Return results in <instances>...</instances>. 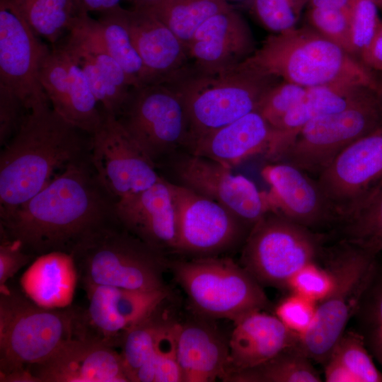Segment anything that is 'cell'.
Instances as JSON below:
<instances>
[{
	"label": "cell",
	"mask_w": 382,
	"mask_h": 382,
	"mask_svg": "<svg viewBox=\"0 0 382 382\" xmlns=\"http://www.w3.org/2000/svg\"><path fill=\"white\" fill-rule=\"evenodd\" d=\"M117 200L103 187L90 156L69 164L40 192L0 217V233L18 241L35 258L73 252L117 221Z\"/></svg>",
	"instance_id": "obj_1"
},
{
	"label": "cell",
	"mask_w": 382,
	"mask_h": 382,
	"mask_svg": "<svg viewBox=\"0 0 382 382\" xmlns=\"http://www.w3.org/2000/svg\"><path fill=\"white\" fill-rule=\"evenodd\" d=\"M91 136L51 105L30 110L0 154V217L40 192L69 164L90 156Z\"/></svg>",
	"instance_id": "obj_2"
},
{
	"label": "cell",
	"mask_w": 382,
	"mask_h": 382,
	"mask_svg": "<svg viewBox=\"0 0 382 382\" xmlns=\"http://www.w3.org/2000/svg\"><path fill=\"white\" fill-rule=\"evenodd\" d=\"M243 62L306 88L349 83L382 93V82L372 71L309 25L270 35Z\"/></svg>",
	"instance_id": "obj_3"
},
{
	"label": "cell",
	"mask_w": 382,
	"mask_h": 382,
	"mask_svg": "<svg viewBox=\"0 0 382 382\" xmlns=\"http://www.w3.org/2000/svg\"><path fill=\"white\" fill-rule=\"evenodd\" d=\"M77 311L43 307L23 290L0 288V381L35 382L28 368L76 337Z\"/></svg>",
	"instance_id": "obj_4"
},
{
	"label": "cell",
	"mask_w": 382,
	"mask_h": 382,
	"mask_svg": "<svg viewBox=\"0 0 382 382\" xmlns=\"http://www.w3.org/2000/svg\"><path fill=\"white\" fill-rule=\"evenodd\" d=\"M376 243L344 237L321 257L334 277L330 294L318 303L315 320L295 346L309 359L324 364L353 318L381 253Z\"/></svg>",
	"instance_id": "obj_5"
},
{
	"label": "cell",
	"mask_w": 382,
	"mask_h": 382,
	"mask_svg": "<svg viewBox=\"0 0 382 382\" xmlns=\"http://www.w3.org/2000/svg\"><path fill=\"white\" fill-rule=\"evenodd\" d=\"M78 280L89 285L137 291L168 287V257L125 229L118 221L100 230L71 255Z\"/></svg>",
	"instance_id": "obj_6"
},
{
	"label": "cell",
	"mask_w": 382,
	"mask_h": 382,
	"mask_svg": "<svg viewBox=\"0 0 382 382\" xmlns=\"http://www.w3.org/2000/svg\"><path fill=\"white\" fill-rule=\"evenodd\" d=\"M278 81L279 78L243 62L215 74H202L190 68L168 83L179 91L184 101L190 124L191 146L202 135L257 110Z\"/></svg>",
	"instance_id": "obj_7"
},
{
	"label": "cell",
	"mask_w": 382,
	"mask_h": 382,
	"mask_svg": "<svg viewBox=\"0 0 382 382\" xmlns=\"http://www.w3.org/2000/svg\"><path fill=\"white\" fill-rule=\"evenodd\" d=\"M168 269L199 317L234 322L270 306L262 286L230 257L168 258Z\"/></svg>",
	"instance_id": "obj_8"
},
{
	"label": "cell",
	"mask_w": 382,
	"mask_h": 382,
	"mask_svg": "<svg viewBox=\"0 0 382 382\" xmlns=\"http://www.w3.org/2000/svg\"><path fill=\"white\" fill-rule=\"evenodd\" d=\"M325 238L271 211L250 228L240 264L262 286L286 289L295 272L320 257Z\"/></svg>",
	"instance_id": "obj_9"
},
{
	"label": "cell",
	"mask_w": 382,
	"mask_h": 382,
	"mask_svg": "<svg viewBox=\"0 0 382 382\" xmlns=\"http://www.w3.org/2000/svg\"><path fill=\"white\" fill-rule=\"evenodd\" d=\"M117 118L156 168L175 153L190 149L187 110L180 93L170 83L132 88Z\"/></svg>",
	"instance_id": "obj_10"
},
{
	"label": "cell",
	"mask_w": 382,
	"mask_h": 382,
	"mask_svg": "<svg viewBox=\"0 0 382 382\" xmlns=\"http://www.w3.org/2000/svg\"><path fill=\"white\" fill-rule=\"evenodd\" d=\"M381 125L382 93L369 89L345 109L308 122L279 161L318 177L345 148Z\"/></svg>",
	"instance_id": "obj_11"
},
{
	"label": "cell",
	"mask_w": 382,
	"mask_h": 382,
	"mask_svg": "<svg viewBox=\"0 0 382 382\" xmlns=\"http://www.w3.org/2000/svg\"><path fill=\"white\" fill-rule=\"evenodd\" d=\"M156 170L166 181L223 204L251 226L272 211L267 192L260 191L252 180L189 151L175 153Z\"/></svg>",
	"instance_id": "obj_12"
},
{
	"label": "cell",
	"mask_w": 382,
	"mask_h": 382,
	"mask_svg": "<svg viewBox=\"0 0 382 382\" xmlns=\"http://www.w3.org/2000/svg\"><path fill=\"white\" fill-rule=\"evenodd\" d=\"M168 183L177 221L173 254L186 258L220 256L243 245L251 226L223 204Z\"/></svg>",
	"instance_id": "obj_13"
},
{
	"label": "cell",
	"mask_w": 382,
	"mask_h": 382,
	"mask_svg": "<svg viewBox=\"0 0 382 382\" xmlns=\"http://www.w3.org/2000/svg\"><path fill=\"white\" fill-rule=\"evenodd\" d=\"M91 134L90 159L103 187L118 201L156 184L161 177L117 117L103 111Z\"/></svg>",
	"instance_id": "obj_14"
},
{
	"label": "cell",
	"mask_w": 382,
	"mask_h": 382,
	"mask_svg": "<svg viewBox=\"0 0 382 382\" xmlns=\"http://www.w3.org/2000/svg\"><path fill=\"white\" fill-rule=\"evenodd\" d=\"M83 289L87 308L78 306L76 338L120 347L132 326L169 299V287L137 291L114 286L89 285Z\"/></svg>",
	"instance_id": "obj_15"
},
{
	"label": "cell",
	"mask_w": 382,
	"mask_h": 382,
	"mask_svg": "<svg viewBox=\"0 0 382 382\" xmlns=\"http://www.w3.org/2000/svg\"><path fill=\"white\" fill-rule=\"evenodd\" d=\"M7 0H0V83L18 95L30 111L51 105L39 74L50 52Z\"/></svg>",
	"instance_id": "obj_16"
},
{
	"label": "cell",
	"mask_w": 382,
	"mask_h": 382,
	"mask_svg": "<svg viewBox=\"0 0 382 382\" xmlns=\"http://www.w3.org/2000/svg\"><path fill=\"white\" fill-rule=\"evenodd\" d=\"M316 180L342 222L382 181V125L345 148Z\"/></svg>",
	"instance_id": "obj_17"
},
{
	"label": "cell",
	"mask_w": 382,
	"mask_h": 382,
	"mask_svg": "<svg viewBox=\"0 0 382 382\" xmlns=\"http://www.w3.org/2000/svg\"><path fill=\"white\" fill-rule=\"evenodd\" d=\"M39 77L52 108L71 124L93 134L103 112L82 69L59 42L44 59Z\"/></svg>",
	"instance_id": "obj_18"
},
{
	"label": "cell",
	"mask_w": 382,
	"mask_h": 382,
	"mask_svg": "<svg viewBox=\"0 0 382 382\" xmlns=\"http://www.w3.org/2000/svg\"><path fill=\"white\" fill-rule=\"evenodd\" d=\"M261 175L270 186L267 195L272 212L312 230L340 224L336 210L309 174L277 161L265 165Z\"/></svg>",
	"instance_id": "obj_19"
},
{
	"label": "cell",
	"mask_w": 382,
	"mask_h": 382,
	"mask_svg": "<svg viewBox=\"0 0 382 382\" xmlns=\"http://www.w3.org/2000/svg\"><path fill=\"white\" fill-rule=\"evenodd\" d=\"M28 371L35 382H129L120 352L79 338L66 341Z\"/></svg>",
	"instance_id": "obj_20"
},
{
	"label": "cell",
	"mask_w": 382,
	"mask_h": 382,
	"mask_svg": "<svg viewBox=\"0 0 382 382\" xmlns=\"http://www.w3.org/2000/svg\"><path fill=\"white\" fill-rule=\"evenodd\" d=\"M186 50L193 70L215 74L240 64L256 49L249 25L231 6L206 21L197 30Z\"/></svg>",
	"instance_id": "obj_21"
},
{
	"label": "cell",
	"mask_w": 382,
	"mask_h": 382,
	"mask_svg": "<svg viewBox=\"0 0 382 382\" xmlns=\"http://www.w3.org/2000/svg\"><path fill=\"white\" fill-rule=\"evenodd\" d=\"M124 12L145 69L146 85L170 83L189 69L185 46L149 9L132 8Z\"/></svg>",
	"instance_id": "obj_22"
},
{
	"label": "cell",
	"mask_w": 382,
	"mask_h": 382,
	"mask_svg": "<svg viewBox=\"0 0 382 382\" xmlns=\"http://www.w3.org/2000/svg\"><path fill=\"white\" fill-rule=\"evenodd\" d=\"M115 212L118 221L131 233L166 256L173 254L177 242L176 213L170 186L163 178L118 200Z\"/></svg>",
	"instance_id": "obj_23"
},
{
	"label": "cell",
	"mask_w": 382,
	"mask_h": 382,
	"mask_svg": "<svg viewBox=\"0 0 382 382\" xmlns=\"http://www.w3.org/2000/svg\"><path fill=\"white\" fill-rule=\"evenodd\" d=\"M224 381L231 374L258 366L294 346L299 336L275 316L258 310L233 322Z\"/></svg>",
	"instance_id": "obj_24"
},
{
	"label": "cell",
	"mask_w": 382,
	"mask_h": 382,
	"mask_svg": "<svg viewBox=\"0 0 382 382\" xmlns=\"http://www.w3.org/2000/svg\"><path fill=\"white\" fill-rule=\"evenodd\" d=\"M209 319L177 322L176 349L183 382L224 381L228 359V340Z\"/></svg>",
	"instance_id": "obj_25"
},
{
	"label": "cell",
	"mask_w": 382,
	"mask_h": 382,
	"mask_svg": "<svg viewBox=\"0 0 382 382\" xmlns=\"http://www.w3.org/2000/svg\"><path fill=\"white\" fill-rule=\"evenodd\" d=\"M273 129L255 110L197 138L189 151L230 168L249 157L267 154Z\"/></svg>",
	"instance_id": "obj_26"
},
{
	"label": "cell",
	"mask_w": 382,
	"mask_h": 382,
	"mask_svg": "<svg viewBox=\"0 0 382 382\" xmlns=\"http://www.w3.org/2000/svg\"><path fill=\"white\" fill-rule=\"evenodd\" d=\"M371 88L349 83H330L307 88L303 98L273 129L271 144L265 155L270 162L279 161L294 138L311 120L342 110Z\"/></svg>",
	"instance_id": "obj_27"
},
{
	"label": "cell",
	"mask_w": 382,
	"mask_h": 382,
	"mask_svg": "<svg viewBox=\"0 0 382 382\" xmlns=\"http://www.w3.org/2000/svg\"><path fill=\"white\" fill-rule=\"evenodd\" d=\"M77 281L72 256L56 251L37 257L22 275L21 286L37 304L58 308L71 305Z\"/></svg>",
	"instance_id": "obj_28"
},
{
	"label": "cell",
	"mask_w": 382,
	"mask_h": 382,
	"mask_svg": "<svg viewBox=\"0 0 382 382\" xmlns=\"http://www.w3.org/2000/svg\"><path fill=\"white\" fill-rule=\"evenodd\" d=\"M34 33L54 45L82 13L76 0H7Z\"/></svg>",
	"instance_id": "obj_29"
},
{
	"label": "cell",
	"mask_w": 382,
	"mask_h": 382,
	"mask_svg": "<svg viewBox=\"0 0 382 382\" xmlns=\"http://www.w3.org/2000/svg\"><path fill=\"white\" fill-rule=\"evenodd\" d=\"M125 8L120 6L102 13L97 21L102 40L126 74L132 88L146 85V71L127 25Z\"/></svg>",
	"instance_id": "obj_30"
},
{
	"label": "cell",
	"mask_w": 382,
	"mask_h": 382,
	"mask_svg": "<svg viewBox=\"0 0 382 382\" xmlns=\"http://www.w3.org/2000/svg\"><path fill=\"white\" fill-rule=\"evenodd\" d=\"M230 382H320L318 371L311 359L295 345L253 368L229 375Z\"/></svg>",
	"instance_id": "obj_31"
},
{
	"label": "cell",
	"mask_w": 382,
	"mask_h": 382,
	"mask_svg": "<svg viewBox=\"0 0 382 382\" xmlns=\"http://www.w3.org/2000/svg\"><path fill=\"white\" fill-rule=\"evenodd\" d=\"M226 0H163L149 9L187 47L197 30L231 7Z\"/></svg>",
	"instance_id": "obj_32"
},
{
	"label": "cell",
	"mask_w": 382,
	"mask_h": 382,
	"mask_svg": "<svg viewBox=\"0 0 382 382\" xmlns=\"http://www.w3.org/2000/svg\"><path fill=\"white\" fill-rule=\"evenodd\" d=\"M168 300L129 329L123 337L120 354L129 382L149 359L158 336L173 318L166 307Z\"/></svg>",
	"instance_id": "obj_33"
},
{
	"label": "cell",
	"mask_w": 382,
	"mask_h": 382,
	"mask_svg": "<svg viewBox=\"0 0 382 382\" xmlns=\"http://www.w3.org/2000/svg\"><path fill=\"white\" fill-rule=\"evenodd\" d=\"M353 318L355 330L362 335L382 369V263L379 260Z\"/></svg>",
	"instance_id": "obj_34"
},
{
	"label": "cell",
	"mask_w": 382,
	"mask_h": 382,
	"mask_svg": "<svg viewBox=\"0 0 382 382\" xmlns=\"http://www.w3.org/2000/svg\"><path fill=\"white\" fill-rule=\"evenodd\" d=\"M177 322L173 318L163 328L147 361L132 382H183L176 349Z\"/></svg>",
	"instance_id": "obj_35"
},
{
	"label": "cell",
	"mask_w": 382,
	"mask_h": 382,
	"mask_svg": "<svg viewBox=\"0 0 382 382\" xmlns=\"http://www.w3.org/2000/svg\"><path fill=\"white\" fill-rule=\"evenodd\" d=\"M340 225L344 237L375 243L382 251V181Z\"/></svg>",
	"instance_id": "obj_36"
},
{
	"label": "cell",
	"mask_w": 382,
	"mask_h": 382,
	"mask_svg": "<svg viewBox=\"0 0 382 382\" xmlns=\"http://www.w3.org/2000/svg\"><path fill=\"white\" fill-rule=\"evenodd\" d=\"M59 42L82 69L102 110L117 117L129 92H124L117 87L87 53L66 35Z\"/></svg>",
	"instance_id": "obj_37"
},
{
	"label": "cell",
	"mask_w": 382,
	"mask_h": 382,
	"mask_svg": "<svg viewBox=\"0 0 382 382\" xmlns=\"http://www.w3.org/2000/svg\"><path fill=\"white\" fill-rule=\"evenodd\" d=\"M329 357L339 361L357 382H382V371L377 368L362 335L356 330H345Z\"/></svg>",
	"instance_id": "obj_38"
},
{
	"label": "cell",
	"mask_w": 382,
	"mask_h": 382,
	"mask_svg": "<svg viewBox=\"0 0 382 382\" xmlns=\"http://www.w3.org/2000/svg\"><path fill=\"white\" fill-rule=\"evenodd\" d=\"M309 0H248V8L257 21L273 34L296 27Z\"/></svg>",
	"instance_id": "obj_39"
},
{
	"label": "cell",
	"mask_w": 382,
	"mask_h": 382,
	"mask_svg": "<svg viewBox=\"0 0 382 382\" xmlns=\"http://www.w3.org/2000/svg\"><path fill=\"white\" fill-rule=\"evenodd\" d=\"M306 18L309 26L354 57L350 12L330 8H308Z\"/></svg>",
	"instance_id": "obj_40"
},
{
	"label": "cell",
	"mask_w": 382,
	"mask_h": 382,
	"mask_svg": "<svg viewBox=\"0 0 382 382\" xmlns=\"http://www.w3.org/2000/svg\"><path fill=\"white\" fill-rule=\"evenodd\" d=\"M334 282L331 271L315 261L295 272L288 281L286 289L318 303L330 294Z\"/></svg>",
	"instance_id": "obj_41"
},
{
	"label": "cell",
	"mask_w": 382,
	"mask_h": 382,
	"mask_svg": "<svg viewBox=\"0 0 382 382\" xmlns=\"http://www.w3.org/2000/svg\"><path fill=\"white\" fill-rule=\"evenodd\" d=\"M307 88L283 81L272 87L262 99L257 110L272 128L304 96Z\"/></svg>",
	"instance_id": "obj_42"
},
{
	"label": "cell",
	"mask_w": 382,
	"mask_h": 382,
	"mask_svg": "<svg viewBox=\"0 0 382 382\" xmlns=\"http://www.w3.org/2000/svg\"><path fill=\"white\" fill-rule=\"evenodd\" d=\"M378 8L374 0H357L352 9L350 18L352 45L353 55L359 60L381 23Z\"/></svg>",
	"instance_id": "obj_43"
},
{
	"label": "cell",
	"mask_w": 382,
	"mask_h": 382,
	"mask_svg": "<svg viewBox=\"0 0 382 382\" xmlns=\"http://www.w3.org/2000/svg\"><path fill=\"white\" fill-rule=\"evenodd\" d=\"M318 303L295 293L282 299L275 308V316L299 337L305 335L313 323Z\"/></svg>",
	"instance_id": "obj_44"
},
{
	"label": "cell",
	"mask_w": 382,
	"mask_h": 382,
	"mask_svg": "<svg viewBox=\"0 0 382 382\" xmlns=\"http://www.w3.org/2000/svg\"><path fill=\"white\" fill-rule=\"evenodd\" d=\"M29 110L12 90L0 83V145L4 146L18 131Z\"/></svg>",
	"instance_id": "obj_45"
},
{
	"label": "cell",
	"mask_w": 382,
	"mask_h": 382,
	"mask_svg": "<svg viewBox=\"0 0 382 382\" xmlns=\"http://www.w3.org/2000/svg\"><path fill=\"white\" fill-rule=\"evenodd\" d=\"M35 259L18 241L0 233V288L6 286L19 270Z\"/></svg>",
	"instance_id": "obj_46"
},
{
	"label": "cell",
	"mask_w": 382,
	"mask_h": 382,
	"mask_svg": "<svg viewBox=\"0 0 382 382\" xmlns=\"http://www.w3.org/2000/svg\"><path fill=\"white\" fill-rule=\"evenodd\" d=\"M359 60L376 75L382 74V21Z\"/></svg>",
	"instance_id": "obj_47"
},
{
	"label": "cell",
	"mask_w": 382,
	"mask_h": 382,
	"mask_svg": "<svg viewBox=\"0 0 382 382\" xmlns=\"http://www.w3.org/2000/svg\"><path fill=\"white\" fill-rule=\"evenodd\" d=\"M323 365L325 381L357 382L352 374L337 360L329 357Z\"/></svg>",
	"instance_id": "obj_48"
},
{
	"label": "cell",
	"mask_w": 382,
	"mask_h": 382,
	"mask_svg": "<svg viewBox=\"0 0 382 382\" xmlns=\"http://www.w3.org/2000/svg\"><path fill=\"white\" fill-rule=\"evenodd\" d=\"M81 12L105 13L120 6L121 0H76Z\"/></svg>",
	"instance_id": "obj_49"
},
{
	"label": "cell",
	"mask_w": 382,
	"mask_h": 382,
	"mask_svg": "<svg viewBox=\"0 0 382 382\" xmlns=\"http://www.w3.org/2000/svg\"><path fill=\"white\" fill-rule=\"evenodd\" d=\"M357 0H309L308 8H322L350 12Z\"/></svg>",
	"instance_id": "obj_50"
},
{
	"label": "cell",
	"mask_w": 382,
	"mask_h": 382,
	"mask_svg": "<svg viewBox=\"0 0 382 382\" xmlns=\"http://www.w3.org/2000/svg\"><path fill=\"white\" fill-rule=\"evenodd\" d=\"M133 5V8H150L163 0H127Z\"/></svg>",
	"instance_id": "obj_51"
},
{
	"label": "cell",
	"mask_w": 382,
	"mask_h": 382,
	"mask_svg": "<svg viewBox=\"0 0 382 382\" xmlns=\"http://www.w3.org/2000/svg\"><path fill=\"white\" fill-rule=\"evenodd\" d=\"M378 8L382 10V0H374Z\"/></svg>",
	"instance_id": "obj_52"
}]
</instances>
